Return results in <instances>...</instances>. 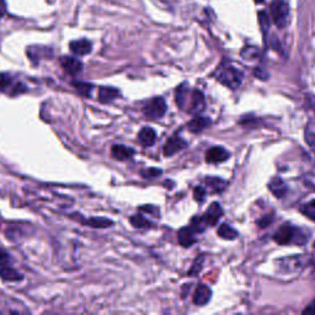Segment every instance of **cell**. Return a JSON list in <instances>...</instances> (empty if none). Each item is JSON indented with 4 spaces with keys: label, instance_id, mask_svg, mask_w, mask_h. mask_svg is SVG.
Returning a JSON list of instances; mask_svg holds the SVG:
<instances>
[{
    "label": "cell",
    "instance_id": "cell-28",
    "mask_svg": "<svg viewBox=\"0 0 315 315\" xmlns=\"http://www.w3.org/2000/svg\"><path fill=\"white\" fill-rule=\"evenodd\" d=\"M257 19H259L260 29H261L262 34L266 35L267 32H269V29H270V16L267 15L266 11H259Z\"/></svg>",
    "mask_w": 315,
    "mask_h": 315
},
{
    "label": "cell",
    "instance_id": "cell-20",
    "mask_svg": "<svg viewBox=\"0 0 315 315\" xmlns=\"http://www.w3.org/2000/svg\"><path fill=\"white\" fill-rule=\"evenodd\" d=\"M188 84L187 83H183L181 85L177 86L175 91V101H176V105L182 110L185 107L186 103H187V98H188Z\"/></svg>",
    "mask_w": 315,
    "mask_h": 315
},
{
    "label": "cell",
    "instance_id": "cell-5",
    "mask_svg": "<svg viewBox=\"0 0 315 315\" xmlns=\"http://www.w3.org/2000/svg\"><path fill=\"white\" fill-rule=\"evenodd\" d=\"M186 147H187V142L183 138L175 135L169 138L168 142L164 145V155L165 157H173V155L177 154L178 152L185 149Z\"/></svg>",
    "mask_w": 315,
    "mask_h": 315
},
{
    "label": "cell",
    "instance_id": "cell-41",
    "mask_svg": "<svg viewBox=\"0 0 315 315\" xmlns=\"http://www.w3.org/2000/svg\"><path fill=\"white\" fill-rule=\"evenodd\" d=\"M255 2H257V4H260V2H264V0H254Z\"/></svg>",
    "mask_w": 315,
    "mask_h": 315
},
{
    "label": "cell",
    "instance_id": "cell-15",
    "mask_svg": "<svg viewBox=\"0 0 315 315\" xmlns=\"http://www.w3.org/2000/svg\"><path fill=\"white\" fill-rule=\"evenodd\" d=\"M0 279L6 282H17L21 281L24 277L21 274L16 271L15 269L10 267L7 264L0 265Z\"/></svg>",
    "mask_w": 315,
    "mask_h": 315
},
{
    "label": "cell",
    "instance_id": "cell-1",
    "mask_svg": "<svg viewBox=\"0 0 315 315\" xmlns=\"http://www.w3.org/2000/svg\"><path fill=\"white\" fill-rule=\"evenodd\" d=\"M214 75L220 84L228 86L229 89L239 88L243 80L242 71L238 70L235 67L230 66L228 63L220 64L217 68V70H215Z\"/></svg>",
    "mask_w": 315,
    "mask_h": 315
},
{
    "label": "cell",
    "instance_id": "cell-33",
    "mask_svg": "<svg viewBox=\"0 0 315 315\" xmlns=\"http://www.w3.org/2000/svg\"><path fill=\"white\" fill-rule=\"evenodd\" d=\"M206 193H207V191H206L205 187H202V186H197V187H195V190H193V197H195V200L197 201V202L201 203L205 201Z\"/></svg>",
    "mask_w": 315,
    "mask_h": 315
},
{
    "label": "cell",
    "instance_id": "cell-9",
    "mask_svg": "<svg viewBox=\"0 0 315 315\" xmlns=\"http://www.w3.org/2000/svg\"><path fill=\"white\" fill-rule=\"evenodd\" d=\"M229 157V152L223 147H213L210 149H208V152L206 153V161L213 164L223 163V161L228 160Z\"/></svg>",
    "mask_w": 315,
    "mask_h": 315
},
{
    "label": "cell",
    "instance_id": "cell-12",
    "mask_svg": "<svg viewBox=\"0 0 315 315\" xmlns=\"http://www.w3.org/2000/svg\"><path fill=\"white\" fill-rule=\"evenodd\" d=\"M177 240L178 244L183 247H190L191 245H193L197 242V239H196V233L193 232L191 227H185L182 228V229L178 230Z\"/></svg>",
    "mask_w": 315,
    "mask_h": 315
},
{
    "label": "cell",
    "instance_id": "cell-16",
    "mask_svg": "<svg viewBox=\"0 0 315 315\" xmlns=\"http://www.w3.org/2000/svg\"><path fill=\"white\" fill-rule=\"evenodd\" d=\"M210 125H212V121H210V118L202 117V116H197V117H195L193 120H191L190 122H188L187 128L190 132L200 133L202 132L203 130H206L207 127H210Z\"/></svg>",
    "mask_w": 315,
    "mask_h": 315
},
{
    "label": "cell",
    "instance_id": "cell-34",
    "mask_svg": "<svg viewBox=\"0 0 315 315\" xmlns=\"http://www.w3.org/2000/svg\"><path fill=\"white\" fill-rule=\"evenodd\" d=\"M306 142L311 147V149L315 153V133L307 131L306 132Z\"/></svg>",
    "mask_w": 315,
    "mask_h": 315
},
{
    "label": "cell",
    "instance_id": "cell-35",
    "mask_svg": "<svg viewBox=\"0 0 315 315\" xmlns=\"http://www.w3.org/2000/svg\"><path fill=\"white\" fill-rule=\"evenodd\" d=\"M272 222H274V218H272L271 215H265L264 218H261V219L257 222V224H259L260 228H266L269 227Z\"/></svg>",
    "mask_w": 315,
    "mask_h": 315
},
{
    "label": "cell",
    "instance_id": "cell-27",
    "mask_svg": "<svg viewBox=\"0 0 315 315\" xmlns=\"http://www.w3.org/2000/svg\"><path fill=\"white\" fill-rule=\"evenodd\" d=\"M301 212L303 213L306 217H308L309 219L314 220L315 222V200L309 201L306 205H303L301 207Z\"/></svg>",
    "mask_w": 315,
    "mask_h": 315
},
{
    "label": "cell",
    "instance_id": "cell-37",
    "mask_svg": "<svg viewBox=\"0 0 315 315\" xmlns=\"http://www.w3.org/2000/svg\"><path fill=\"white\" fill-rule=\"evenodd\" d=\"M9 261H10L9 254L5 251H2V250H0V265L9 264Z\"/></svg>",
    "mask_w": 315,
    "mask_h": 315
},
{
    "label": "cell",
    "instance_id": "cell-26",
    "mask_svg": "<svg viewBox=\"0 0 315 315\" xmlns=\"http://www.w3.org/2000/svg\"><path fill=\"white\" fill-rule=\"evenodd\" d=\"M207 225L208 223L207 220H206L205 215H203V217L196 215V217H193L192 219H191L190 227L192 228V230L195 233H203L206 230V228H207Z\"/></svg>",
    "mask_w": 315,
    "mask_h": 315
},
{
    "label": "cell",
    "instance_id": "cell-8",
    "mask_svg": "<svg viewBox=\"0 0 315 315\" xmlns=\"http://www.w3.org/2000/svg\"><path fill=\"white\" fill-rule=\"evenodd\" d=\"M69 49L75 56H86L93 49V44H91L90 41L85 38L76 39V41H71L69 43Z\"/></svg>",
    "mask_w": 315,
    "mask_h": 315
},
{
    "label": "cell",
    "instance_id": "cell-29",
    "mask_svg": "<svg viewBox=\"0 0 315 315\" xmlns=\"http://www.w3.org/2000/svg\"><path fill=\"white\" fill-rule=\"evenodd\" d=\"M203 260H205V257L201 255V256H198L197 259L193 261V265L192 267L190 269V271H188V276H196V275L200 274V271L202 270V265H203Z\"/></svg>",
    "mask_w": 315,
    "mask_h": 315
},
{
    "label": "cell",
    "instance_id": "cell-10",
    "mask_svg": "<svg viewBox=\"0 0 315 315\" xmlns=\"http://www.w3.org/2000/svg\"><path fill=\"white\" fill-rule=\"evenodd\" d=\"M210 297H212V291L208 286L206 284H198L197 288L195 291V296H193V303L196 306H206L208 302L210 301Z\"/></svg>",
    "mask_w": 315,
    "mask_h": 315
},
{
    "label": "cell",
    "instance_id": "cell-4",
    "mask_svg": "<svg viewBox=\"0 0 315 315\" xmlns=\"http://www.w3.org/2000/svg\"><path fill=\"white\" fill-rule=\"evenodd\" d=\"M166 110H168V105H166L165 99L161 98V96H158V98L152 99L149 103H147V105L144 106V115L149 118H157L163 117L166 113Z\"/></svg>",
    "mask_w": 315,
    "mask_h": 315
},
{
    "label": "cell",
    "instance_id": "cell-36",
    "mask_svg": "<svg viewBox=\"0 0 315 315\" xmlns=\"http://www.w3.org/2000/svg\"><path fill=\"white\" fill-rule=\"evenodd\" d=\"M26 90H27L26 85H24V84H21V83H17L16 85L14 86V90H12L11 95H19V94L25 93Z\"/></svg>",
    "mask_w": 315,
    "mask_h": 315
},
{
    "label": "cell",
    "instance_id": "cell-31",
    "mask_svg": "<svg viewBox=\"0 0 315 315\" xmlns=\"http://www.w3.org/2000/svg\"><path fill=\"white\" fill-rule=\"evenodd\" d=\"M12 83V78L7 73H0V93L5 91Z\"/></svg>",
    "mask_w": 315,
    "mask_h": 315
},
{
    "label": "cell",
    "instance_id": "cell-24",
    "mask_svg": "<svg viewBox=\"0 0 315 315\" xmlns=\"http://www.w3.org/2000/svg\"><path fill=\"white\" fill-rule=\"evenodd\" d=\"M86 224L91 228H98V229H103V228H110L113 224V222L107 218L101 217H91L90 219L85 220Z\"/></svg>",
    "mask_w": 315,
    "mask_h": 315
},
{
    "label": "cell",
    "instance_id": "cell-39",
    "mask_svg": "<svg viewBox=\"0 0 315 315\" xmlns=\"http://www.w3.org/2000/svg\"><path fill=\"white\" fill-rule=\"evenodd\" d=\"M254 74H255V75H256V76H259V78L261 79V80H267V78H269V75H267V73H262L261 69H260V68L255 69Z\"/></svg>",
    "mask_w": 315,
    "mask_h": 315
},
{
    "label": "cell",
    "instance_id": "cell-22",
    "mask_svg": "<svg viewBox=\"0 0 315 315\" xmlns=\"http://www.w3.org/2000/svg\"><path fill=\"white\" fill-rule=\"evenodd\" d=\"M131 224L133 225L137 229H149L152 228V222L149 219H147V217H144L143 214H135L130 218Z\"/></svg>",
    "mask_w": 315,
    "mask_h": 315
},
{
    "label": "cell",
    "instance_id": "cell-2",
    "mask_svg": "<svg viewBox=\"0 0 315 315\" xmlns=\"http://www.w3.org/2000/svg\"><path fill=\"white\" fill-rule=\"evenodd\" d=\"M272 21L279 29H283L288 22L289 7L284 0H274L270 6Z\"/></svg>",
    "mask_w": 315,
    "mask_h": 315
},
{
    "label": "cell",
    "instance_id": "cell-38",
    "mask_svg": "<svg viewBox=\"0 0 315 315\" xmlns=\"http://www.w3.org/2000/svg\"><path fill=\"white\" fill-rule=\"evenodd\" d=\"M303 314H315V301L309 303V306L303 311Z\"/></svg>",
    "mask_w": 315,
    "mask_h": 315
},
{
    "label": "cell",
    "instance_id": "cell-23",
    "mask_svg": "<svg viewBox=\"0 0 315 315\" xmlns=\"http://www.w3.org/2000/svg\"><path fill=\"white\" fill-rule=\"evenodd\" d=\"M206 183L208 187L213 191V192H222L227 187V181L219 177H207L206 178Z\"/></svg>",
    "mask_w": 315,
    "mask_h": 315
},
{
    "label": "cell",
    "instance_id": "cell-11",
    "mask_svg": "<svg viewBox=\"0 0 315 315\" xmlns=\"http://www.w3.org/2000/svg\"><path fill=\"white\" fill-rule=\"evenodd\" d=\"M138 142L143 147H152L157 142V132L152 127H143L138 133Z\"/></svg>",
    "mask_w": 315,
    "mask_h": 315
},
{
    "label": "cell",
    "instance_id": "cell-32",
    "mask_svg": "<svg viewBox=\"0 0 315 315\" xmlns=\"http://www.w3.org/2000/svg\"><path fill=\"white\" fill-rule=\"evenodd\" d=\"M161 174H163V170L157 168H149L147 169V170L142 171V176L144 178H148V180H150V178H157Z\"/></svg>",
    "mask_w": 315,
    "mask_h": 315
},
{
    "label": "cell",
    "instance_id": "cell-21",
    "mask_svg": "<svg viewBox=\"0 0 315 315\" xmlns=\"http://www.w3.org/2000/svg\"><path fill=\"white\" fill-rule=\"evenodd\" d=\"M218 235H219L222 239L224 240H234L238 238V232L235 229H233L229 224L227 223H223L218 228Z\"/></svg>",
    "mask_w": 315,
    "mask_h": 315
},
{
    "label": "cell",
    "instance_id": "cell-3",
    "mask_svg": "<svg viewBox=\"0 0 315 315\" xmlns=\"http://www.w3.org/2000/svg\"><path fill=\"white\" fill-rule=\"evenodd\" d=\"M303 237L299 234V230L291 224H283L279 228L274 235V240L280 245H288L292 243H299L298 238Z\"/></svg>",
    "mask_w": 315,
    "mask_h": 315
},
{
    "label": "cell",
    "instance_id": "cell-6",
    "mask_svg": "<svg viewBox=\"0 0 315 315\" xmlns=\"http://www.w3.org/2000/svg\"><path fill=\"white\" fill-rule=\"evenodd\" d=\"M304 266V260L303 257L299 255V256H292L287 257L280 261V269L282 270V272L284 274H294V272H298L303 269Z\"/></svg>",
    "mask_w": 315,
    "mask_h": 315
},
{
    "label": "cell",
    "instance_id": "cell-19",
    "mask_svg": "<svg viewBox=\"0 0 315 315\" xmlns=\"http://www.w3.org/2000/svg\"><path fill=\"white\" fill-rule=\"evenodd\" d=\"M118 96H120V91L115 88L105 86V88H100V90H99V101L101 104L112 103Z\"/></svg>",
    "mask_w": 315,
    "mask_h": 315
},
{
    "label": "cell",
    "instance_id": "cell-40",
    "mask_svg": "<svg viewBox=\"0 0 315 315\" xmlns=\"http://www.w3.org/2000/svg\"><path fill=\"white\" fill-rule=\"evenodd\" d=\"M5 12H6V2L5 0H0V19L4 16Z\"/></svg>",
    "mask_w": 315,
    "mask_h": 315
},
{
    "label": "cell",
    "instance_id": "cell-18",
    "mask_svg": "<svg viewBox=\"0 0 315 315\" xmlns=\"http://www.w3.org/2000/svg\"><path fill=\"white\" fill-rule=\"evenodd\" d=\"M111 153H112V157L117 160H127L131 159L135 155V149L127 147V145L123 144H115L111 148Z\"/></svg>",
    "mask_w": 315,
    "mask_h": 315
},
{
    "label": "cell",
    "instance_id": "cell-17",
    "mask_svg": "<svg viewBox=\"0 0 315 315\" xmlns=\"http://www.w3.org/2000/svg\"><path fill=\"white\" fill-rule=\"evenodd\" d=\"M269 188L277 198H282L287 193V185L279 176H275V177H272L270 180Z\"/></svg>",
    "mask_w": 315,
    "mask_h": 315
},
{
    "label": "cell",
    "instance_id": "cell-25",
    "mask_svg": "<svg viewBox=\"0 0 315 315\" xmlns=\"http://www.w3.org/2000/svg\"><path fill=\"white\" fill-rule=\"evenodd\" d=\"M260 57H261V54H260L259 48L254 46H247L242 51V58L246 62L259 61Z\"/></svg>",
    "mask_w": 315,
    "mask_h": 315
},
{
    "label": "cell",
    "instance_id": "cell-14",
    "mask_svg": "<svg viewBox=\"0 0 315 315\" xmlns=\"http://www.w3.org/2000/svg\"><path fill=\"white\" fill-rule=\"evenodd\" d=\"M223 214V210L220 207V205L218 202L210 203V206L208 207L207 212H206L205 218L207 220L208 225H215L218 223V220L220 219Z\"/></svg>",
    "mask_w": 315,
    "mask_h": 315
},
{
    "label": "cell",
    "instance_id": "cell-30",
    "mask_svg": "<svg viewBox=\"0 0 315 315\" xmlns=\"http://www.w3.org/2000/svg\"><path fill=\"white\" fill-rule=\"evenodd\" d=\"M74 85H75V89L78 90V93L83 96H90L91 90L94 89V86L88 83H75Z\"/></svg>",
    "mask_w": 315,
    "mask_h": 315
},
{
    "label": "cell",
    "instance_id": "cell-13",
    "mask_svg": "<svg viewBox=\"0 0 315 315\" xmlns=\"http://www.w3.org/2000/svg\"><path fill=\"white\" fill-rule=\"evenodd\" d=\"M206 100L203 94L200 90H193L191 93V105L188 112L191 113H200L205 110Z\"/></svg>",
    "mask_w": 315,
    "mask_h": 315
},
{
    "label": "cell",
    "instance_id": "cell-7",
    "mask_svg": "<svg viewBox=\"0 0 315 315\" xmlns=\"http://www.w3.org/2000/svg\"><path fill=\"white\" fill-rule=\"evenodd\" d=\"M59 61H61V64L64 70L68 74H70V75H76V74H79L83 70V63L79 59L74 58V57L64 56L61 57Z\"/></svg>",
    "mask_w": 315,
    "mask_h": 315
}]
</instances>
